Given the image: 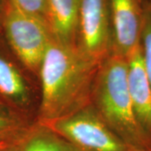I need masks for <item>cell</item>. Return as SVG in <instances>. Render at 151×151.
<instances>
[{
    "label": "cell",
    "mask_w": 151,
    "mask_h": 151,
    "mask_svg": "<svg viewBox=\"0 0 151 151\" xmlns=\"http://www.w3.org/2000/svg\"><path fill=\"white\" fill-rule=\"evenodd\" d=\"M100 63L78 45L51 40L40 70L42 98L40 119L45 124L87 104Z\"/></svg>",
    "instance_id": "cell-1"
},
{
    "label": "cell",
    "mask_w": 151,
    "mask_h": 151,
    "mask_svg": "<svg viewBox=\"0 0 151 151\" xmlns=\"http://www.w3.org/2000/svg\"><path fill=\"white\" fill-rule=\"evenodd\" d=\"M93 106L124 143L134 151H151L138 124L128 85V61L111 51L100 63L92 91Z\"/></svg>",
    "instance_id": "cell-2"
},
{
    "label": "cell",
    "mask_w": 151,
    "mask_h": 151,
    "mask_svg": "<svg viewBox=\"0 0 151 151\" xmlns=\"http://www.w3.org/2000/svg\"><path fill=\"white\" fill-rule=\"evenodd\" d=\"M45 126L78 151H134L109 128L93 105L86 104Z\"/></svg>",
    "instance_id": "cell-3"
},
{
    "label": "cell",
    "mask_w": 151,
    "mask_h": 151,
    "mask_svg": "<svg viewBox=\"0 0 151 151\" xmlns=\"http://www.w3.org/2000/svg\"><path fill=\"white\" fill-rule=\"evenodd\" d=\"M4 29L9 43L24 65L40 73L53 35L46 24L5 4Z\"/></svg>",
    "instance_id": "cell-4"
},
{
    "label": "cell",
    "mask_w": 151,
    "mask_h": 151,
    "mask_svg": "<svg viewBox=\"0 0 151 151\" xmlns=\"http://www.w3.org/2000/svg\"><path fill=\"white\" fill-rule=\"evenodd\" d=\"M78 45L91 59L101 63L112 50L109 0H81Z\"/></svg>",
    "instance_id": "cell-5"
},
{
    "label": "cell",
    "mask_w": 151,
    "mask_h": 151,
    "mask_svg": "<svg viewBox=\"0 0 151 151\" xmlns=\"http://www.w3.org/2000/svg\"><path fill=\"white\" fill-rule=\"evenodd\" d=\"M145 0H109L112 50L124 57L141 45Z\"/></svg>",
    "instance_id": "cell-6"
},
{
    "label": "cell",
    "mask_w": 151,
    "mask_h": 151,
    "mask_svg": "<svg viewBox=\"0 0 151 151\" xmlns=\"http://www.w3.org/2000/svg\"><path fill=\"white\" fill-rule=\"evenodd\" d=\"M127 61L128 85L135 117L151 143V86L146 73L141 45L128 55Z\"/></svg>",
    "instance_id": "cell-7"
},
{
    "label": "cell",
    "mask_w": 151,
    "mask_h": 151,
    "mask_svg": "<svg viewBox=\"0 0 151 151\" xmlns=\"http://www.w3.org/2000/svg\"><path fill=\"white\" fill-rule=\"evenodd\" d=\"M80 1L46 0V24L60 43L78 45Z\"/></svg>",
    "instance_id": "cell-8"
},
{
    "label": "cell",
    "mask_w": 151,
    "mask_h": 151,
    "mask_svg": "<svg viewBox=\"0 0 151 151\" xmlns=\"http://www.w3.org/2000/svg\"><path fill=\"white\" fill-rule=\"evenodd\" d=\"M0 92L14 101H26V85L16 68L0 56Z\"/></svg>",
    "instance_id": "cell-9"
},
{
    "label": "cell",
    "mask_w": 151,
    "mask_h": 151,
    "mask_svg": "<svg viewBox=\"0 0 151 151\" xmlns=\"http://www.w3.org/2000/svg\"><path fill=\"white\" fill-rule=\"evenodd\" d=\"M21 151H78L68 141L48 127L32 134L22 147Z\"/></svg>",
    "instance_id": "cell-10"
},
{
    "label": "cell",
    "mask_w": 151,
    "mask_h": 151,
    "mask_svg": "<svg viewBox=\"0 0 151 151\" xmlns=\"http://www.w3.org/2000/svg\"><path fill=\"white\" fill-rule=\"evenodd\" d=\"M141 45L143 49L146 73L151 86V4L148 0H145L144 4Z\"/></svg>",
    "instance_id": "cell-11"
},
{
    "label": "cell",
    "mask_w": 151,
    "mask_h": 151,
    "mask_svg": "<svg viewBox=\"0 0 151 151\" xmlns=\"http://www.w3.org/2000/svg\"><path fill=\"white\" fill-rule=\"evenodd\" d=\"M5 4L46 24V0H5Z\"/></svg>",
    "instance_id": "cell-12"
},
{
    "label": "cell",
    "mask_w": 151,
    "mask_h": 151,
    "mask_svg": "<svg viewBox=\"0 0 151 151\" xmlns=\"http://www.w3.org/2000/svg\"><path fill=\"white\" fill-rule=\"evenodd\" d=\"M10 121L2 114H0V133H3L9 128H10Z\"/></svg>",
    "instance_id": "cell-13"
},
{
    "label": "cell",
    "mask_w": 151,
    "mask_h": 151,
    "mask_svg": "<svg viewBox=\"0 0 151 151\" xmlns=\"http://www.w3.org/2000/svg\"><path fill=\"white\" fill-rule=\"evenodd\" d=\"M148 1L150 2V4H151V0H148Z\"/></svg>",
    "instance_id": "cell-14"
}]
</instances>
